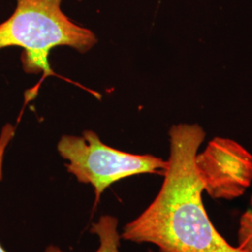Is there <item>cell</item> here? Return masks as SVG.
<instances>
[{
  "label": "cell",
  "mask_w": 252,
  "mask_h": 252,
  "mask_svg": "<svg viewBox=\"0 0 252 252\" xmlns=\"http://www.w3.org/2000/svg\"><path fill=\"white\" fill-rule=\"evenodd\" d=\"M196 169L204 191L216 200L242 196L252 183V154L234 139L217 136L197 153Z\"/></svg>",
  "instance_id": "cell-4"
},
{
  "label": "cell",
  "mask_w": 252,
  "mask_h": 252,
  "mask_svg": "<svg viewBox=\"0 0 252 252\" xmlns=\"http://www.w3.org/2000/svg\"><path fill=\"white\" fill-rule=\"evenodd\" d=\"M237 248L242 252H252V195L249 208L239 219Z\"/></svg>",
  "instance_id": "cell-6"
},
{
  "label": "cell",
  "mask_w": 252,
  "mask_h": 252,
  "mask_svg": "<svg viewBox=\"0 0 252 252\" xmlns=\"http://www.w3.org/2000/svg\"><path fill=\"white\" fill-rule=\"evenodd\" d=\"M57 151L67 163V172L79 182L89 184L94 190L96 207L102 194L113 183L140 174L163 175L167 161L152 154H133L104 144L94 131L81 136L64 135Z\"/></svg>",
  "instance_id": "cell-3"
},
{
  "label": "cell",
  "mask_w": 252,
  "mask_h": 252,
  "mask_svg": "<svg viewBox=\"0 0 252 252\" xmlns=\"http://www.w3.org/2000/svg\"><path fill=\"white\" fill-rule=\"evenodd\" d=\"M152 252V251H150V252Z\"/></svg>",
  "instance_id": "cell-8"
},
{
  "label": "cell",
  "mask_w": 252,
  "mask_h": 252,
  "mask_svg": "<svg viewBox=\"0 0 252 252\" xmlns=\"http://www.w3.org/2000/svg\"><path fill=\"white\" fill-rule=\"evenodd\" d=\"M63 0H16V8L0 24V50L23 49L22 65L28 74L54 75L49 56L57 46H68L81 54L96 44L93 31L63 13Z\"/></svg>",
  "instance_id": "cell-2"
},
{
  "label": "cell",
  "mask_w": 252,
  "mask_h": 252,
  "mask_svg": "<svg viewBox=\"0 0 252 252\" xmlns=\"http://www.w3.org/2000/svg\"><path fill=\"white\" fill-rule=\"evenodd\" d=\"M169 158L161 189L151 205L128 222L121 238L155 245L160 252H242L217 231L203 203L195 158L206 138L198 124L169 129Z\"/></svg>",
  "instance_id": "cell-1"
},
{
  "label": "cell",
  "mask_w": 252,
  "mask_h": 252,
  "mask_svg": "<svg viewBox=\"0 0 252 252\" xmlns=\"http://www.w3.org/2000/svg\"><path fill=\"white\" fill-rule=\"evenodd\" d=\"M117 218L111 215L100 217L99 220L93 223L91 227V233L96 234L99 238V248L95 252H120L121 234L118 231ZM44 252H65L60 248L50 245L45 249Z\"/></svg>",
  "instance_id": "cell-5"
},
{
  "label": "cell",
  "mask_w": 252,
  "mask_h": 252,
  "mask_svg": "<svg viewBox=\"0 0 252 252\" xmlns=\"http://www.w3.org/2000/svg\"><path fill=\"white\" fill-rule=\"evenodd\" d=\"M2 164H3V162L2 161H0V180H2ZM0 252H7L6 250L2 247L1 244H0Z\"/></svg>",
  "instance_id": "cell-7"
}]
</instances>
